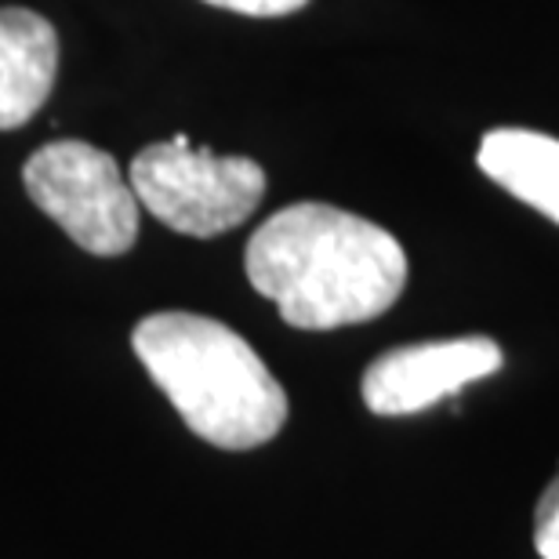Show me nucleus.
I'll list each match as a JSON object with an SVG mask.
<instances>
[{"mask_svg": "<svg viewBox=\"0 0 559 559\" xmlns=\"http://www.w3.org/2000/svg\"><path fill=\"white\" fill-rule=\"evenodd\" d=\"M251 287L298 331L367 323L407 287V254L389 229L331 204H290L243 251Z\"/></svg>", "mask_w": 559, "mask_h": 559, "instance_id": "1", "label": "nucleus"}, {"mask_svg": "<svg viewBox=\"0 0 559 559\" xmlns=\"http://www.w3.org/2000/svg\"><path fill=\"white\" fill-rule=\"evenodd\" d=\"M131 345L200 440L222 451H254L284 429L287 393L226 323L197 312H153Z\"/></svg>", "mask_w": 559, "mask_h": 559, "instance_id": "2", "label": "nucleus"}, {"mask_svg": "<svg viewBox=\"0 0 559 559\" xmlns=\"http://www.w3.org/2000/svg\"><path fill=\"white\" fill-rule=\"evenodd\" d=\"M139 204L186 237H222L254 215L265 171L251 156H218L186 135L153 142L128 167Z\"/></svg>", "mask_w": 559, "mask_h": 559, "instance_id": "3", "label": "nucleus"}, {"mask_svg": "<svg viewBox=\"0 0 559 559\" xmlns=\"http://www.w3.org/2000/svg\"><path fill=\"white\" fill-rule=\"evenodd\" d=\"M22 182L33 204L87 254L117 259L135 248L142 204L106 150L81 139L48 142L22 167Z\"/></svg>", "mask_w": 559, "mask_h": 559, "instance_id": "4", "label": "nucleus"}, {"mask_svg": "<svg viewBox=\"0 0 559 559\" xmlns=\"http://www.w3.org/2000/svg\"><path fill=\"white\" fill-rule=\"evenodd\" d=\"M501 364H506L501 345L495 338H484V334L400 345L367 367L360 396L371 415H418L436 400L457 396L465 385L490 378Z\"/></svg>", "mask_w": 559, "mask_h": 559, "instance_id": "5", "label": "nucleus"}, {"mask_svg": "<svg viewBox=\"0 0 559 559\" xmlns=\"http://www.w3.org/2000/svg\"><path fill=\"white\" fill-rule=\"evenodd\" d=\"M59 76V37L29 8H0V131L22 128L48 103Z\"/></svg>", "mask_w": 559, "mask_h": 559, "instance_id": "6", "label": "nucleus"}, {"mask_svg": "<svg viewBox=\"0 0 559 559\" xmlns=\"http://www.w3.org/2000/svg\"><path fill=\"white\" fill-rule=\"evenodd\" d=\"M476 164L490 182L559 226V139L527 128L487 131Z\"/></svg>", "mask_w": 559, "mask_h": 559, "instance_id": "7", "label": "nucleus"}, {"mask_svg": "<svg viewBox=\"0 0 559 559\" xmlns=\"http://www.w3.org/2000/svg\"><path fill=\"white\" fill-rule=\"evenodd\" d=\"M534 549L542 559H559V473L545 487L538 512H534Z\"/></svg>", "mask_w": 559, "mask_h": 559, "instance_id": "8", "label": "nucleus"}, {"mask_svg": "<svg viewBox=\"0 0 559 559\" xmlns=\"http://www.w3.org/2000/svg\"><path fill=\"white\" fill-rule=\"evenodd\" d=\"M207 4L237 11V15H251V19H280V15H295L309 0H207Z\"/></svg>", "mask_w": 559, "mask_h": 559, "instance_id": "9", "label": "nucleus"}]
</instances>
